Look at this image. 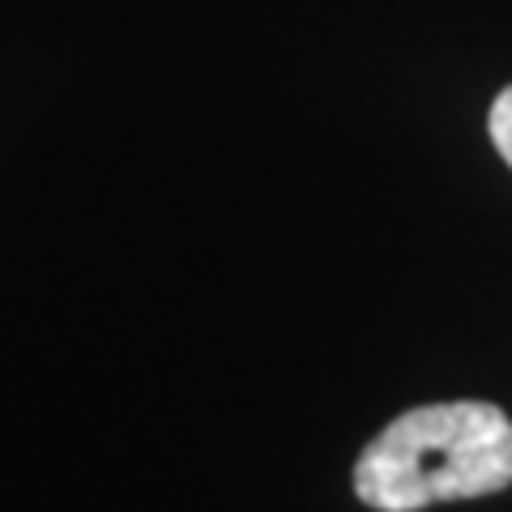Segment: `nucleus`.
Listing matches in <instances>:
<instances>
[{"mask_svg": "<svg viewBox=\"0 0 512 512\" xmlns=\"http://www.w3.org/2000/svg\"><path fill=\"white\" fill-rule=\"evenodd\" d=\"M487 133L495 141V150H500V158L512 167V86L495 94V103L487 111Z\"/></svg>", "mask_w": 512, "mask_h": 512, "instance_id": "obj_2", "label": "nucleus"}, {"mask_svg": "<svg viewBox=\"0 0 512 512\" xmlns=\"http://www.w3.org/2000/svg\"><path fill=\"white\" fill-rule=\"evenodd\" d=\"M504 487H512V419L495 402L414 406L355 461V495L376 512H419Z\"/></svg>", "mask_w": 512, "mask_h": 512, "instance_id": "obj_1", "label": "nucleus"}]
</instances>
